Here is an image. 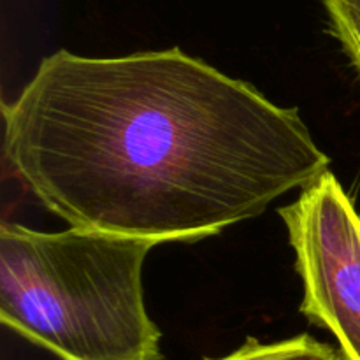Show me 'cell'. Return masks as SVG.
I'll use <instances>...</instances> for the list:
<instances>
[{"instance_id": "277c9868", "label": "cell", "mask_w": 360, "mask_h": 360, "mask_svg": "<svg viewBox=\"0 0 360 360\" xmlns=\"http://www.w3.org/2000/svg\"><path fill=\"white\" fill-rule=\"evenodd\" d=\"M204 360H343V357L330 345L322 343L308 334H301L276 343H260L248 338L246 343L232 354Z\"/></svg>"}, {"instance_id": "3957f363", "label": "cell", "mask_w": 360, "mask_h": 360, "mask_svg": "<svg viewBox=\"0 0 360 360\" xmlns=\"http://www.w3.org/2000/svg\"><path fill=\"white\" fill-rule=\"evenodd\" d=\"M302 280L301 313L329 330L343 360H360V214L323 172L280 211Z\"/></svg>"}, {"instance_id": "7a4b0ae2", "label": "cell", "mask_w": 360, "mask_h": 360, "mask_svg": "<svg viewBox=\"0 0 360 360\" xmlns=\"http://www.w3.org/2000/svg\"><path fill=\"white\" fill-rule=\"evenodd\" d=\"M157 243L70 227H0V320L62 360H162L144 304Z\"/></svg>"}, {"instance_id": "6da1fadb", "label": "cell", "mask_w": 360, "mask_h": 360, "mask_svg": "<svg viewBox=\"0 0 360 360\" xmlns=\"http://www.w3.org/2000/svg\"><path fill=\"white\" fill-rule=\"evenodd\" d=\"M4 155L70 227L193 243L329 171L297 109L179 48L46 56L2 105Z\"/></svg>"}, {"instance_id": "5b68a950", "label": "cell", "mask_w": 360, "mask_h": 360, "mask_svg": "<svg viewBox=\"0 0 360 360\" xmlns=\"http://www.w3.org/2000/svg\"><path fill=\"white\" fill-rule=\"evenodd\" d=\"M333 34L360 77V0H323Z\"/></svg>"}]
</instances>
